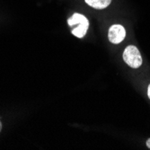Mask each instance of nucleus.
I'll list each match as a JSON object with an SVG mask.
<instances>
[{
    "label": "nucleus",
    "mask_w": 150,
    "mask_h": 150,
    "mask_svg": "<svg viewBox=\"0 0 150 150\" xmlns=\"http://www.w3.org/2000/svg\"><path fill=\"white\" fill-rule=\"evenodd\" d=\"M123 59L125 63L132 69H139L143 62L139 49L133 45L128 46L125 49L123 52Z\"/></svg>",
    "instance_id": "1"
},
{
    "label": "nucleus",
    "mask_w": 150,
    "mask_h": 150,
    "mask_svg": "<svg viewBox=\"0 0 150 150\" xmlns=\"http://www.w3.org/2000/svg\"><path fill=\"white\" fill-rule=\"evenodd\" d=\"M126 36V30L120 24H113L110 27L108 32L109 40L113 44H119L124 40Z\"/></svg>",
    "instance_id": "2"
},
{
    "label": "nucleus",
    "mask_w": 150,
    "mask_h": 150,
    "mask_svg": "<svg viewBox=\"0 0 150 150\" xmlns=\"http://www.w3.org/2000/svg\"><path fill=\"white\" fill-rule=\"evenodd\" d=\"M86 3L95 9H104L111 4L112 0H85Z\"/></svg>",
    "instance_id": "3"
},
{
    "label": "nucleus",
    "mask_w": 150,
    "mask_h": 150,
    "mask_svg": "<svg viewBox=\"0 0 150 150\" xmlns=\"http://www.w3.org/2000/svg\"><path fill=\"white\" fill-rule=\"evenodd\" d=\"M87 22H89L88 19L85 16L81 15V13H75L74 15L67 20V23H69V26H74V25H77V24L87 23Z\"/></svg>",
    "instance_id": "4"
},
{
    "label": "nucleus",
    "mask_w": 150,
    "mask_h": 150,
    "mask_svg": "<svg viewBox=\"0 0 150 150\" xmlns=\"http://www.w3.org/2000/svg\"><path fill=\"white\" fill-rule=\"evenodd\" d=\"M88 27H89V22L77 24V27H76L75 29L72 30V33L77 38H83L88 30Z\"/></svg>",
    "instance_id": "5"
},
{
    "label": "nucleus",
    "mask_w": 150,
    "mask_h": 150,
    "mask_svg": "<svg viewBox=\"0 0 150 150\" xmlns=\"http://www.w3.org/2000/svg\"><path fill=\"white\" fill-rule=\"evenodd\" d=\"M147 96H148V98L150 99V84H149V86H148V87H147Z\"/></svg>",
    "instance_id": "6"
},
{
    "label": "nucleus",
    "mask_w": 150,
    "mask_h": 150,
    "mask_svg": "<svg viewBox=\"0 0 150 150\" xmlns=\"http://www.w3.org/2000/svg\"><path fill=\"white\" fill-rule=\"evenodd\" d=\"M146 146L150 149V139H148L146 140Z\"/></svg>",
    "instance_id": "7"
},
{
    "label": "nucleus",
    "mask_w": 150,
    "mask_h": 150,
    "mask_svg": "<svg viewBox=\"0 0 150 150\" xmlns=\"http://www.w3.org/2000/svg\"><path fill=\"white\" fill-rule=\"evenodd\" d=\"M2 129V123H1V121H0V131H1Z\"/></svg>",
    "instance_id": "8"
}]
</instances>
